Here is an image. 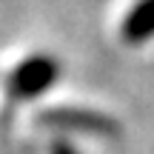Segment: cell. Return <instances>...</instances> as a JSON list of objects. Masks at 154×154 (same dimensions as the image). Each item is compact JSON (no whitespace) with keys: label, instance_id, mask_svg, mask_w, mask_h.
<instances>
[{"label":"cell","instance_id":"cell-1","mask_svg":"<svg viewBox=\"0 0 154 154\" xmlns=\"http://www.w3.org/2000/svg\"><path fill=\"white\" fill-rule=\"evenodd\" d=\"M126 29H128V37H146L149 32H154V0L134 11V17L128 20Z\"/></svg>","mask_w":154,"mask_h":154}]
</instances>
